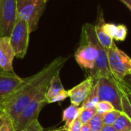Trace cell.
Segmentation results:
<instances>
[{
  "mask_svg": "<svg viewBox=\"0 0 131 131\" xmlns=\"http://www.w3.org/2000/svg\"><path fill=\"white\" fill-rule=\"evenodd\" d=\"M127 35V26L123 25V24L117 25V30L116 35L114 37V40L123 41H124L126 39Z\"/></svg>",
  "mask_w": 131,
  "mask_h": 131,
  "instance_id": "22",
  "label": "cell"
},
{
  "mask_svg": "<svg viewBox=\"0 0 131 131\" xmlns=\"http://www.w3.org/2000/svg\"><path fill=\"white\" fill-rule=\"evenodd\" d=\"M94 84V80L92 77L89 75L81 83L76 85L71 90L68 91L71 103L72 104L80 106V104H81L88 96Z\"/></svg>",
  "mask_w": 131,
  "mask_h": 131,
  "instance_id": "10",
  "label": "cell"
},
{
  "mask_svg": "<svg viewBox=\"0 0 131 131\" xmlns=\"http://www.w3.org/2000/svg\"><path fill=\"white\" fill-rule=\"evenodd\" d=\"M104 17H103V13H100V17L98 18L97 23L94 25V31L95 34L97 36V38L98 41L101 44L102 46H104L106 49H109L113 44L114 43V39L108 36L102 29V22L104 21Z\"/></svg>",
  "mask_w": 131,
  "mask_h": 131,
  "instance_id": "13",
  "label": "cell"
},
{
  "mask_svg": "<svg viewBox=\"0 0 131 131\" xmlns=\"http://www.w3.org/2000/svg\"><path fill=\"white\" fill-rule=\"evenodd\" d=\"M21 131H44V129L41 126L38 119H36L34 120L31 123H30L26 127H25Z\"/></svg>",
  "mask_w": 131,
  "mask_h": 131,
  "instance_id": "25",
  "label": "cell"
},
{
  "mask_svg": "<svg viewBox=\"0 0 131 131\" xmlns=\"http://www.w3.org/2000/svg\"><path fill=\"white\" fill-rule=\"evenodd\" d=\"M97 113L96 107H91V108H83L81 107V111L79 115V118L82 124L88 123L89 121L92 118V117Z\"/></svg>",
  "mask_w": 131,
  "mask_h": 131,
  "instance_id": "18",
  "label": "cell"
},
{
  "mask_svg": "<svg viewBox=\"0 0 131 131\" xmlns=\"http://www.w3.org/2000/svg\"><path fill=\"white\" fill-rule=\"evenodd\" d=\"M0 69H1V68H0Z\"/></svg>",
  "mask_w": 131,
  "mask_h": 131,
  "instance_id": "36",
  "label": "cell"
},
{
  "mask_svg": "<svg viewBox=\"0 0 131 131\" xmlns=\"http://www.w3.org/2000/svg\"><path fill=\"white\" fill-rule=\"evenodd\" d=\"M17 18V0H0V37L10 36Z\"/></svg>",
  "mask_w": 131,
  "mask_h": 131,
  "instance_id": "8",
  "label": "cell"
},
{
  "mask_svg": "<svg viewBox=\"0 0 131 131\" xmlns=\"http://www.w3.org/2000/svg\"><path fill=\"white\" fill-rule=\"evenodd\" d=\"M21 78L14 71H5L0 69V105L22 84Z\"/></svg>",
  "mask_w": 131,
  "mask_h": 131,
  "instance_id": "9",
  "label": "cell"
},
{
  "mask_svg": "<svg viewBox=\"0 0 131 131\" xmlns=\"http://www.w3.org/2000/svg\"><path fill=\"white\" fill-rule=\"evenodd\" d=\"M122 81L124 82L126 84H127L128 86H130L131 88V74H127V75L124 78V79H123Z\"/></svg>",
  "mask_w": 131,
  "mask_h": 131,
  "instance_id": "29",
  "label": "cell"
},
{
  "mask_svg": "<svg viewBox=\"0 0 131 131\" xmlns=\"http://www.w3.org/2000/svg\"><path fill=\"white\" fill-rule=\"evenodd\" d=\"M81 131H91V129L90 125H89L88 123H85V124H82Z\"/></svg>",
  "mask_w": 131,
  "mask_h": 131,
  "instance_id": "32",
  "label": "cell"
},
{
  "mask_svg": "<svg viewBox=\"0 0 131 131\" xmlns=\"http://www.w3.org/2000/svg\"><path fill=\"white\" fill-rule=\"evenodd\" d=\"M91 131H101L103 127L104 126V120H103V114L96 113L92 118L88 122Z\"/></svg>",
  "mask_w": 131,
  "mask_h": 131,
  "instance_id": "17",
  "label": "cell"
},
{
  "mask_svg": "<svg viewBox=\"0 0 131 131\" xmlns=\"http://www.w3.org/2000/svg\"><path fill=\"white\" fill-rule=\"evenodd\" d=\"M117 82L118 87H119L121 93L123 94H124L125 97L127 98L129 104L131 106V88L123 81H117Z\"/></svg>",
  "mask_w": 131,
  "mask_h": 131,
  "instance_id": "23",
  "label": "cell"
},
{
  "mask_svg": "<svg viewBox=\"0 0 131 131\" xmlns=\"http://www.w3.org/2000/svg\"><path fill=\"white\" fill-rule=\"evenodd\" d=\"M15 57L9 37H0V68L5 71L13 72Z\"/></svg>",
  "mask_w": 131,
  "mask_h": 131,
  "instance_id": "11",
  "label": "cell"
},
{
  "mask_svg": "<svg viewBox=\"0 0 131 131\" xmlns=\"http://www.w3.org/2000/svg\"><path fill=\"white\" fill-rule=\"evenodd\" d=\"M117 131H131V121L127 114L123 111L113 124Z\"/></svg>",
  "mask_w": 131,
  "mask_h": 131,
  "instance_id": "16",
  "label": "cell"
},
{
  "mask_svg": "<svg viewBox=\"0 0 131 131\" xmlns=\"http://www.w3.org/2000/svg\"><path fill=\"white\" fill-rule=\"evenodd\" d=\"M9 117L8 116V114H6L5 113H4L3 114H2L0 116V130L2 129V127H3V125L5 124V123L6 122L7 119Z\"/></svg>",
  "mask_w": 131,
  "mask_h": 131,
  "instance_id": "28",
  "label": "cell"
},
{
  "mask_svg": "<svg viewBox=\"0 0 131 131\" xmlns=\"http://www.w3.org/2000/svg\"><path fill=\"white\" fill-rule=\"evenodd\" d=\"M47 2L48 0H17L18 17L28 23L31 33L37 29Z\"/></svg>",
  "mask_w": 131,
  "mask_h": 131,
  "instance_id": "4",
  "label": "cell"
},
{
  "mask_svg": "<svg viewBox=\"0 0 131 131\" xmlns=\"http://www.w3.org/2000/svg\"><path fill=\"white\" fill-rule=\"evenodd\" d=\"M59 74L60 73L55 74L50 81V84L46 94L48 104L61 102L68 97V93L64 90Z\"/></svg>",
  "mask_w": 131,
  "mask_h": 131,
  "instance_id": "12",
  "label": "cell"
},
{
  "mask_svg": "<svg viewBox=\"0 0 131 131\" xmlns=\"http://www.w3.org/2000/svg\"><path fill=\"white\" fill-rule=\"evenodd\" d=\"M121 102H122V111L128 116V117L130 118L131 121V106L129 104L127 98L123 94H122Z\"/></svg>",
  "mask_w": 131,
  "mask_h": 131,
  "instance_id": "24",
  "label": "cell"
},
{
  "mask_svg": "<svg viewBox=\"0 0 131 131\" xmlns=\"http://www.w3.org/2000/svg\"><path fill=\"white\" fill-rule=\"evenodd\" d=\"M30 34L28 23L18 17L9 36L10 43L16 58H23L25 56L28 48Z\"/></svg>",
  "mask_w": 131,
  "mask_h": 131,
  "instance_id": "6",
  "label": "cell"
},
{
  "mask_svg": "<svg viewBox=\"0 0 131 131\" xmlns=\"http://www.w3.org/2000/svg\"><path fill=\"white\" fill-rule=\"evenodd\" d=\"M102 29L108 36H110L114 40V37L117 30V25L112 23H106L104 20L102 22Z\"/></svg>",
  "mask_w": 131,
  "mask_h": 131,
  "instance_id": "21",
  "label": "cell"
},
{
  "mask_svg": "<svg viewBox=\"0 0 131 131\" xmlns=\"http://www.w3.org/2000/svg\"><path fill=\"white\" fill-rule=\"evenodd\" d=\"M82 123L79 118V117L71 124V127H69V131H81L82 127Z\"/></svg>",
  "mask_w": 131,
  "mask_h": 131,
  "instance_id": "27",
  "label": "cell"
},
{
  "mask_svg": "<svg viewBox=\"0 0 131 131\" xmlns=\"http://www.w3.org/2000/svg\"><path fill=\"white\" fill-rule=\"evenodd\" d=\"M49 131H69V130L67 129V128H65L64 127H61V128H58V129H55V130H52Z\"/></svg>",
  "mask_w": 131,
  "mask_h": 131,
  "instance_id": "33",
  "label": "cell"
},
{
  "mask_svg": "<svg viewBox=\"0 0 131 131\" xmlns=\"http://www.w3.org/2000/svg\"><path fill=\"white\" fill-rule=\"evenodd\" d=\"M130 74H131V71H130Z\"/></svg>",
  "mask_w": 131,
  "mask_h": 131,
  "instance_id": "35",
  "label": "cell"
},
{
  "mask_svg": "<svg viewBox=\"0 0 131 131\" xmlns=\"http://www.w3.org/2000/svg\"><path fill=\"white\" fill-rule=\"evenodd\" d=\"M96 109H97V112L101 114H104L109 111H111L113 110H114V107L113 106L112 104H111L110 102L107 101H100L96 105Z\"/></svg>",
  "mask_w": 131,
  "mask_h": 131,
  "instance_id": "20",
  "label": "cell"
},
{
  "mask_svg": "<svg viewBox=\"0 0 131 131\" xmlns=\"http://www.w3.org/2000/svg\"><path fill=\"white\" fill-rule=\"evenodd\" d=\"M100 101L99 97H98V92H97V85L95 83L89 93L87 98L82 103L81 107L83 108H91V107H96V105Z\"/></svg>",
  "mask_w": 131,
  "mask_h": 131,
  "instance_id": "15",
  "label": "cell"
},
{
  "mask_svg": "<svg viewBox=\"0 0 131 131\" xmlns=\"http://www.w3.org/2000/svg\"><path fill=\"white\" fill-rule=\"evenodd\" d=\"M0 131H17L14 123L12 122V121L11 120L10 117H8L6 121V122L5 123V124L3 125V127H2V129L0 130Z\"/></svg>",
  "mask_w": 131,
  "mask_h": 131,
  "instance_id": "26",
  "label": "cell"
},
{
  "mask_svg": "<svg viewBox=\"0 0 131 131\" xmlns=\"http://www.w3.org/2000/svg\"><path fill=\"white\" fill-rule=\"evenodd\" d=\"M5 112H4V111H3V109H2V106L0 105V116L2 115V114H3Z\"/></svg>",
  "mask_w": 131,
  "mask_h": 131,
  "instance_id": "34",
  "label": "cell"
},
{
  "mask_svg": "<svg viewBox=\"0 0 131 131\" xmlns=\"http://www.w3.org/2000/svg\"><path fill=\"white\" fill-rule=\"evenodd\" d=\"M50 82L44 85L35 97L28 103L25 109L20 113L16 122L14 124L17 131L22 130L34 120L38 119L43 107L48 104L46 94Z\"/></svg>",
  "mask_w": 131,
  "mask_h": 131,
  "instance_id": "3",
  "label": "cell"
},
{
  "mask_svg": "<svg viewBox=\"0 0 131 131\" xmlns=\"http://www.w3.org/2000/svg\"><path fill=\"white\" fill-rule=\"evenodd\" d=\"M122 111H117V110H113L111 111H109L104 114H103V120L104 125H113L117 117L120 116Z\"/></svg>",
  "mask_w": 131,
  "mask_h": 131,
  "instance_id": "19",
  "label": "cell"
},
{
  "mask_svg": "<svg viewBox=\"0 0 131 131\" xmlns=\"http://www.w3.org/2000/svg\"><path fill=\"white\" fill-rule=\"evenodd\" d=\"M101 131H117L113 125H104Z\"/></svg>",
  "mask_w": 131,
  "mask_h": 131,
  "instance_id": "30",
  "label": "cell"
},
{
  "mask_svg": "<svg viewBox=\"0 0 131 131\" xmlns=\"http://www.w3.org/2000/svg\"><path fill=\"white\" fill-rule=\"evenodd\" d=\"M121 2H122L124 5H126V7H127V8L131 12V0H119Z\"/></svg>",
  "mask_w": 131,
  "mask_h": 131,
  "instance_id": "31",
  "label": "cell"
},
{
  "mask_svg": "<svg viewBox=\"0 0 131 131\" xmlns=\"http://www.w3.org/2000/svg\"><path fill=\"white\" fill-rule=\"evenodd\" d=\"M97 42L94 26L91 24L84 25L81 44L74 54L75 60L82 69L91 71L94 68L98 56Z\"/></svg>",
  "mask_w": 131,
  "mask_h": 131,
  "instance_id": "2",
  "label": "cell"
},
{
  "mask_svg": "<svg viewBox=\"0 0 131 131\" xmlns=\"http://www.w3.org/2000/svg\"><path fill=\"white\" fill-rule=\"evenodd\" d=\"M81 111V107H80L75 104H71L64 111L62 115V120L64 122V127L69 129L71 124L79 117Z\"/></svg>",
  "mask_w": 131,
  "mask_h": 131,
  "instance_id": "14",
  "label": "cell"
},
{
  "mask_svg": "<svg viewBox=\"0 0 131 131\" xmlns=\"http://www.w3.org/2000/svg\"><path fill=\"white\" fill-rule=\"evenodd\" d=\"M108 62L111 74L117 81H122L130 73L131 58L125 52L117 48L115 43L107 49Z\"/></svg>",
  "mask_w": 131,
  "mask_h": 131,
  "instance_id": "5",
  "label": "cell"
},
{
  "mask_svg": "<svg viewBox=\"0 0 131 131\" xmlns=\"http://www.w3.org/2000/svg\"><path fill=\"white\" fill-rule=\"evenodd\" d=\"M100 101L110 102L115 110L122 111V93L114 77H101L96 82Z\"/></svg>",
  "mask_w": 131,
  "mask_h": 131,
  "instance_id": "7",
  "label": "cell"
},
{
  "mask_svg": "<svg viewBox=\"0 0 131 131\" xmlns=\"http://www.w3.org/2000/svg\"><path fill=\"white\" fill-rule=\"evenodd\" d=\"M68 60V57H57L35 74L24 78L22 84L4 101L2 107L14 124L20 113L41 88L49 83L55 74L60 73Z\"/></svg>",
  "mask_w": 131,
  "mask_h": 131,
  "instance_id": "1",
  "label": "cell"
}]
</instances>
